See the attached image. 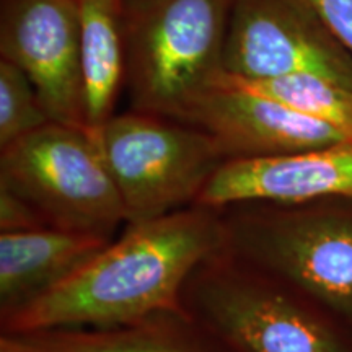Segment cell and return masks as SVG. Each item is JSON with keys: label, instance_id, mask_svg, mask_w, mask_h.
I'll return each instance as SVG.
<instances>
[{"label": "cell", "instance_id": "obj_9", "mask_svg": "<svg viewBox=\"0 0 352 352\" xmlns=\"http://www.w3.org/2000/svg\"><path fill=\"white\" fill-rule=\"evenodd\" d=\"M179 122L206 132L227 162L290 155L351 139L280 101L239 85L227 74L186 109Z\"/></svg>", "mask_w": 352, "mask_h": 352}, {"label": "cell", "instance_id": "obj_15", "mask_svg": "<svg viewBox=\"0 0 352 352\" xmlns=\"http://www.w3.org/2000/svg\"><path fill=\"white\" fill-rule=\"evenodd\" d=\"M51 122L30 77L0 57V148Z\"/></svg>", "mask_w": 352, "mask_h": 352}, {"label": "cell", "instance_id": "obj_8", "mask_svg": "<svg viewBox=\"0 0 352 352\" xmlns=\"http://www.w3.org/2000/svg\"><path fill=\"white\" fill-rule=\"evenodd\" d=\"M0 56L30 77L52 122L87 131L77 0H2Z\"/></svg>", "mask_w": 352, "mask_h": 352}, {"label": "cell", "instance_id": "obj_4", "mask_svg": "<svg viewBox=\"0 0 352 352\" xmlns=\"http://www.w3.org/2000/svg\"><path fill=\"white\" fill-rule=\"evenodd\" d=\"M232 0H124L126 85L135 111L179 121L223 70Z\"/></svg>", "mask_w": 352, "mask_h": 352}, {"label": "cell", "instance_id": "obj_11", "mask_svg": "<svg viewBox=\"0 0 352 352\" xmlns=\"http://www.w3.org/2000/svg\"><path fill=\"white\" fill-rule=\"evenodd\" d=\"M109 241L51 227L0 232V321L50 294Z\"/></svg>", "mask_w": 352, "mask_h": 352}, {"label": "cell", "instance_id": "obj_1", "mask_svg": "<svg viewBox=\"0 0 352 352\" xmlns=\"http://www.w3.org/2000/svg\"><path fill=\"white\" fill-rule=\"evenodd\" d=\"M124 227L63 284L0 321L2 334L111 329L183 310L189 277L226 245L220 209L201 204Z\"/></svg>", "mask_w": 352, "mask_h": 352}, {"label": "cell", "instance_id": "obj_5", "mask_svg": "<svg viewBox=\"0 0 352 352\" xmlns=\"http://www.w3.org/2000/svg\"><path fill=\"white\" fill-rule=\"evenodd\" d=\"M91 135L120 192L126 223L197 204L227 164L206 132L135 109L114 114Z\"/></svg>", "mask_w": 352, "mask_h": 352}, {"label": "cell", "instance_id": "obj_18", "mask_svg": "<svg viewBox=\"0 0 352 352\" xmlns=\"http://www.w3.org/2000/svg\"><path fill=\"white\" fill-rule=\"evenodd\" d=\"M0 352H28L25 347H21L13 338L7 334H0Z\"/></svg>", "mask_w": 352, "mask_h": 352}, {"label": "cell", "instance_id": "obj_10", "mask_svg": "<svg viewBox=\"0 0 352 352\" xmlns=\"http://www.w3.org/2000/svg\"><path fill=\"white\" fill-rule=\"evenodd\" d=\"M352 202V139L290 155L222 165L197 204L214 209L243 202Z\"/></svg>", "mask_w": 352, "mask_h": 352}, {"label": "cell", "instance_id": "obj_2", "mask_svg": "<svg viewBox=\"0 0 352 352\" xmlns=\"http://www.w3.org/2000/svg\"><path fill=\"white\" fill-rule=\"evenodd\" d=\"M223 252L284 280L352 327V202H243L220 209Z\"/></svg>", "mask_w": 352, "mask_h": 352}, {"label": "cell", "instance_id": "obj_6", "mask_svg": "<svg viewBox=\"0 0 352 352\" xmlns=\"http://www.w3.org/2000/svg\"><path fill=\"white\" fill-rule=\"evenodd\" d=\"M0 189L28 202L46 227L113 240L126 212L94 135L47 122L0 148Z\"/></svg>", "mask_w": 352, "mask_h": 352}, {"label": "cell", "instance_id": "obj_14", "mask_svg": "<svg viewBox=\"0 0 352 352\" xmlns=\"http://www.w3.org/2000/svg\"><path fill=\"white\" fill-rule=\"evenodd\" d=\"M228 77L239 85L280 101L352 139V88L316 76H289L270 80Z\"/></svg>", "mask_w": 352, "mask_h": 352}, {"label": "cell", "instance_id": "obj_12", "mask_svg": "<svg viewBox=\"0 0 352 352\" xmlns=\"http://www.w3.org/2000/svg\"><path fill=\"white\" fill-rule=\"evenodd\" d=\"M7 336L28 352H239L184 308L111 329H43Z\"/></svg>", "mask_w": 352, "mask_h": 352}, {"label": "cell", "instance_id": "obj_17", "mask_svg": "<svg viewBox=\"0 0 352 352\" xmlns=\"http://www.w3.org/2000/svg\"><path fill=\"white\" fill-rule=\"evenodd\" d=\"M352 56V0H307Z\"/></svg>", "mask_w": 352, "mask_h": 352}, {"label": "cell", "instance_id": "obj_16", "mask_svg": "<svg viewBox=\"0 0 352 352\" xmlns=\"http://www.w3.org/2000/svg\"><path fill=\"white\" fill-rule=\"evenodd\" d=\"M46 223L28 202L7 189H0V232L44 228Z\"/></svg>", "mask_w": 352, "mask_h": 352}, {"label": "cell", "instance_id": "obj_13", "mask_svg": "<svg viewBox=\"0 0 352 352\" xmlns=\"http://www.w3.org/2000/svg\"><path fill=\"white\" fill-rule=\"evenodd\" d=\"M124 0H77L80 13V67L87 131L95 134L113 118L126 85Z\"/></svg>", "mask_w": 352, "mask_h": 352}, {"label": "cell", "instance_id": "obj_3", "mask_svg": "<svg viewBox=\"0 0 352 352\" xmlns=\"http://www.w3.org/2000/svg\"><path fill=\"white\" fill-rule=\"evenodd\" d=\"M183 308L239 352H352L349 323L223 250L189 277Z\"/></svg>", "mask_w": 352, "mask_h": 352}, {"label": "cell", "instance_id": "obj_7", "mask_svg": "<svg viewBox=\"0 0 352 352\" xmlns=\"http://www.w3.org/2000/svg\"><path fill=\"white\" fill-rule=\"evenodd\" d=\"M223 70L245 80L316 76L352 88V56L307 0H232Z\"/></svg>", "mask_w": 352, "mask_h": 352}]
</instances>
